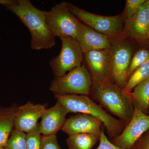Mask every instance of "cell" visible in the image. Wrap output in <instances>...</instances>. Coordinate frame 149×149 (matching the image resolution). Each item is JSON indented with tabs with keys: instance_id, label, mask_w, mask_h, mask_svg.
Wrapping results in <instances>:
<instances>
[{
	"instance_id": "83f0119b",
	"label": "cell",
	"mask_w": 149,
	"mask_h": 149,
	"mask_svg": "<svg viewBox=\"0 0 149 149\" xmlns=\"http://www.w3.org/2000/svg\"><path fill=\"white\" fill-rule=\"evenodd\" d=\"M0 149H6V148L4 147L0 146Z\"/></svg>"
},
{
	"instance_id": "ac0fdd59",
	"label": "cell",
	"mask_w": 149,
	"mask_h": 149,
	"mask_svg": "<svg viewBox=\"0 0 149 149\" xmlns=\"http://www.w3.org/2000/svg\"><path fill=\"white\" fill-rule=\"evenodd\" d=\"M100 139L93 134L79 133L68 136V149H92Z\"/></svg>"
},
{
	"instance_id": "f1b7e54d",
	"label": "cell",
	"mask_w": 149,
	"mask_h": 149,
	"mask_svg": "<svg viewBox=\"0 0 149 149\" xmlns=\"http://www.w3.org/2000/svg\"><path fill=\"white\" fill-rule=\"evenodd\" d=\"M148 35L149 37V21H148Z\"/></svg>"
},
{
	"instance_id": "e0dca14e",
	"label": "cell",
	"mask_w": 149,
	"mask_h": 149,
	"mask_svg": "<svg viewBox=\"0 0 149 149\" xmlns=\"http://www.w3.org/2000/svg\"><path fill=\"white\" fill-rule=\"evenodd\" d=\"M130 97L134 106L147 114L149 107V77L136 85Z\"/></svg>"
},
{
	"instance_id": "44dd1931",
	"label": "cell",
	"mask_w": 149,
	"mask_h": 149,
	"mask_svg": "<svg viewBox=\"0 0 149 149\" xmlns=\"http://www.w3.org/2000/svg\"><path fill=\"white\" fill-rule=\"evenodd\" d=\"M149 60V51L145 48L140 49L133 55L128 71V80L139 67Z\"/></svg>"
},
{
	"instance_id": "d4e9b609",
	"label": "cell",
	"mask_w": 149,
	"mask_h": 149,
	"mask_svg": "<svg viewBox=\"0 0 149 149\" xmlns=\"http://www.w3.org/2000/svg\"><path fill=\"white\" fill-rule=\"evenodd\" d=\"M100 144L96 149H123L116 146L108 139L104 128L102 129L100 138Z\"/></svg>"
},
{
	"instance_id": "6da1fadb",
	"label": "cell",
	"mask_w": 149,
	"mask_h": 149,
	"mask_svg": "<svg viewBox=\"0 0 149 149\" xmlns=\"http://www.w3.org/2000/svg\"><path fill=\"white\" fill-rule=\"evenodd\" d=\"M3 6L15 15L29 30L32 49H48L55 45V37L46 24L45 10L36 8L29 0H15L12 4Z\"/></svg>"
},
{
	"instance_id": "4fadbf2b",
	"label": "cell",
	"mask_w": 149,
	"mask_h": 149,
	"mask_svg": "<svg viewBox=\"0 0 149 149\" xmlns=\"http://www.w3.org/2000/svg\"><path fill=\"white\" fill-rule=\"evenodd\" d=\"M46 109L45 105L30 101L18 107L15 118V129L27 134L32 132L37 127L38 120Z\"/></svg>"
},
{
	"instance_id": "8992f818",
	"label": "cell",
	"mask_w": 149,
	"mask_h": 149,
	"mask_svg": "<svg viewBox=\"0 0 149 149\" xmlns=\"http://www.w3.org/2000/svg\"><path fill=\"white\" fill-rule=\"evenodd\" d=\"M70 10L81 22L111 40L122 36L125 19L123 14L113 16L98 15L68 3Z\"/></svg>"
},
{
	"instance_id": "5bb4252c",
	"label": "cell",
	"mask_w": 149,
	"mask_h": 149,
	"mask_svg": "<svg viewBox=\"0 0 149 149\" xmlns=\"http://www.w3.org/2000/svg\"><path fill=\"white\" fill-rule=\"evenodd\" d=\"M68 113L66 109L57 101L54 105L46 109L43 113L39 123L40 133L43 136L56 135L64 125Z\"/></svg>"
},
{
	"instance_id": "ba28073f",
	"label": "cell",
	"mask_w": 149,
	"mask_h": 149,
	"mask_svg": "<svg viewBox=\"0 0 149 149\" xmlns=\"http://www.w3.org/2000/svg\"><path fill=\"white\" fill-rule=\"evenodd\" d=\"M60 39V52L49 62L55 78L61 77L75 68L81 66L83 60V53L77 40L70 37Z\"/></svg>"
},
{
	"instance_id": "30bf717a",
	"label": "cell",
	"mask_w": 149,
	"mask_h": 149,
	"mask_svg": "<svg viewBox=\"0 0 149 149\" xmlns=\"http://www.w3.org/2000/svg\"><path fill=\"white\" fill-rule=\"evenodd\" d=\"M83 60L93 82L102 84L111 81L110 48L85 53L83 54Z\"/></svg>"
},
{
	"instance_id": "ffe728a7",
	"label": "cell",
	"mask_w": 149,
	"mask_h": 149,
	"mask_svg": "<svg viewBox=\"0 0 149 149\" xmlns=\"http://www.w3.org/2000/svg\"><path fill=\"white\" fill-rule=\"evenodd\" d=\"M27 133L15 129L13 130L6 146V149H27Z\"/></svg>"
},
{
	"instance_id": "4dcf8cb0",
	"label": "cell",
	"mask_w": 149,
	"mask_h": 149,
	"mask_svg": "<svg viewBox=\"0 0 149 149\" xmlns=\"http://www.w3.org/2000/svg\"></svg>"
},
{
	"instance_id": "2e32d148",
	"label": "cell",
	"mask_w": 149,
	"mask_h": 149,
	"mask_svg": "<svg viewBox=\"0 0 149 149\" xmlns=\"http://www.w3.org/2000/svg\"><path fill=\"white\" fill-rule=\"evenodd\" d=\"M18 107H0V146L5 147L14 126V120Z\"/></svg>"
},
{
	"instance_id": "8fae6325",
	"label": "cell",
	"mask_w": 149,
	"mask_h": 149,
	"mask_svg": "<svg viewBox=\"0 0 149 149\" xmlns=\"http://www.w3.org/2000/svg\"><path fill=\"white\" fill-rule=\"evenodd\" d=\"M149 0H147L137 13L125 20L121 37H129L139 44L149 43Z\"/></svg>"
},
{
	"instance_id": "277c9868",
	"label": "cell",
	"mask_w": 149,
	"mask_h": 149,
	"mask_svg": "<svg viewBox=\"0 0 149 149\" xmlns=\"http://www.w3.org/2000/svg\"><path fill=\"white\" fill-rule=\"evenodd\" d=\"M68 3L61 2L45 10L46 24L54 37H72L77 40L82 22L70 10Z\"/></svg>"
},
{
	"instance_id": "52a82bcc",
	"label": "cell",
	"mask_w": 149,
	"mask_h": 149,
	"mask_svg": "<svg viewBox=\"0 0 149 149\" xmlns=\"http://www.w3.org/2000/svg\"><path fill=\"white\" fill-rule=\"evenodd\" d=\"M122 37L112 40L110 48L111 80L121 89L128 80V71L133 56L132 46Z\"/></svg>"
},
{
	"instance_id": "7402d4cb",
	"label": "cell",
	"mask_w": 149,
	"mask_h": 149,
	"mask_svg": "<svg viewBox=\"0 0 149 149\" xmlns=\"http://www.w3.org/2000/svg\"><path fill=\"white\" fill-rule=\"evenodd\" d=\"M39 123L32 132L27 133L26 139L27 149H41L42 136Z\"/></svg>"
},
{
	"instance_id": "9c48e42d",
	"label": "cell",
	"mask_w": 149,
	"mask_h": 149,
	"mask_svg": "<svg viewBox=\"0 0 149 149\" xmlns=\"http://www.w3.org/2000/svg\"><path fill=\"white\" fill-rule=\"evenodd\" d=\"M149 129V115L134 107L130 122L111 142L123 149H131L135 143Z\"/></svg>"
},
{
	"instance_id": "3957f363",
	"label": "cell",
	"mask_w": 149,
	"mask_h": 149,
	"mask_svg": "<svg viewBox=\"0 0 149 149\" xmlns=\"http://www.w3.org/2000/svg\"><path fill=\"white\" fill-rule=\"evenodd\" d=\"M55 97L68 112L85 113L100 120L105 128L109 137L111 140L118 136L126 126L123 121L109 114L89 96L55 95Z\"/></svg>"
},
{
	"instance_id": "4316f807",
	"label": "cell",
	"mask_w": 149,
	"mask_h": 149,
	"mask_svg": "<svg viewBox=\"0 0 149 149\" xmlns=\"http://www.w3.org/2000/svg\"><path fill=\"white\" fill-rule=\"evenodd\" d=\"M15 0H0V5L3 6L13 4Z\"/></svg>"
},
{
	"instance_id": "484cf974",
	"label": "cell",
	"mask_w": 149,
	"mask_h": 149,
	"mask_svg": "<svg viewBox=\"0 0 149 149\" xmlns=\"http://www.w3.org/2000/svg\"><path fill=\"white\" fill-rule=\"evenodd\" d=\"M131 149H149V129L141 136Z\"/></svg>"
},
{
	"instance_id": "cb8c5ba5",
	"label": "cell",
	"mask_w": 149,
	"mask_h": 149,
	"mask_svg": "<svg viewBox=\"0 0 149 149\" xmlns=\"http://www.w3.org/2000/svg\"><path fill=\"white\" fill-rule=\"evenodd\" d=\"M41 149H61L56 135L42 136Z\"/></svg>"
},
{
	"instance_id": "7a4b0ae2",
	"label": "cell",
	"mask_w": 149,
	"mask_h": 149,
	"mask_svg": "<svg viewBox=\"0 0 149 149\" xmlns=\"http://www.w3.org/2000/svg\"><path fill=\"white\" fill-rule=\"evenodd\" d=\"M90 95L91 99L126 125L130 122L134 110L131 97L124 94L122 89L112 81L102 84L93 82Z\"/></svg>"
},
{
	"instance_id": "7c38bea8",
	"label": "cell",
	"mask_w": 149,
	"mask_h": 149,
	"mask_svg": "<svg viewBox=\"0 0 149 149\" xmlns=\"http://www.w3.org/2000/svg\"><path fill=\"white\" fill-rule=\"evenodd\" d=\"M103 125L98 118L90 115L79 113L66 119L61 130L68 136L88 133L93 134L100 139Z\"/></svg>"
},
{
	"instance_id": "5b68a950",
	"label": "cell",
	"mask_w": 149,
	"mask_h": 149,
	"mask_svg": "<svg viewBox=\"0 0 149 149\" xmlns=\"http://www.w3.org/2000/svg\"><path fill=\"white\" fill-rule=\"evenodd\" d=\"M93 80L85 65L77 67L52 81L49 90L55 95H90Z\"/></svg>"
},
{
	"instance_id": "603a6c76",
	"label": "cell",
	"mask_w": 149,
	"mask_h": 149,
	"mask_svg": "<svg viewBox=\"0 0 149 149\" xmlns=\"http://www.w3.org/2000/svg\"><path fill=\"white\" fill-rule=\"evenodd\" d=\"M147 0H126L123 15L125 20L132 17L138 12Z\"/></svg>"
},
{
	"instance_id": "f546056e",
	"label": "cell",
	"mask_w": 149,
	"mask_h": 149,
	"mask_svg": "<svg viewBox=\"0 0 149 149\" xmlns=\"http://www.w3.org/2000/svg\"><path fill=\"white\" fill-rule=\"evenodd\" d=\"M147 115H149V107L148 108V113H147Z\"/></svg>"
},
{
	"instance_id": "d6986e66",
	"label": "cell",
	"mask_w": 149,
	"mask_h": 149,
	"mask_svg": "<svg viewBox=\"0 0 149 149\" xmlns=\"http://www.w3.org/2000/svg\"><path fill=\"white\" fill-rule=\"evenodd\" d=\"M148 77L149 60L139 67L131 74L126 85L122 88L123 92L127 95L130 96V93L136 85Z\"/></svg>"
},
{
	"instance_id": "9a60e30c",
	"label": "cell",
	"mask_w": 149,
	"mask_h": 149,
	"mask_svg": "<svg viewBox=\"0 0 149 149\" xmlns=\"http://www.w3.org/2000/svg\"><path fill=\"white\" fill-rule=\"evenodd\" d=\"M112 40L82 22L76 40L84 54L89 51L109 49Z\"/></svg>"
}]
</instances>
